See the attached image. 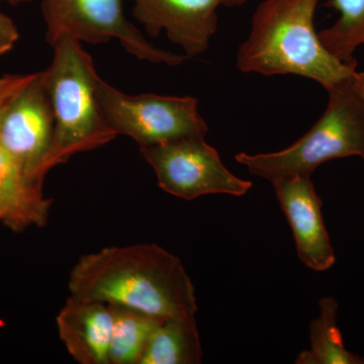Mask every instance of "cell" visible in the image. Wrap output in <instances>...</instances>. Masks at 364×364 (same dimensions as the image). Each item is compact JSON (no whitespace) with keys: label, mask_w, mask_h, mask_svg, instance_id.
I'll use <instances>...</instances> for the list:
<instances>
[{"label":"cell","mask_w":364,"mask_h":364,"mask_svg":"<svg viewBox=\"0 0 364 364\" xmlns=\"http://www.w3.org/2000/svg\"><path fill=\"white\" fill-rule=\"evenodd\" d=\"M68 289L75 298L161 318L198 312L195 286L181 259L156 244L111 246L81 256L72 268Z\"/></svg>","instance_id":"6da1fadb"},{"label":"cell","mask_w":364,"mask_h":364,"mask_svg":"<svg viewBox=\"0 0 364 364\" xmlns=\"http://www.w3.org/2000/svg\"><path fill=\"white\" fill-rule=\"evenodd\" d=\"M320 0H263L239 47L236 67L263 76L296 75L326 90L351 77L358 63H344L321 42L314 20Z\"/></svg>","instance_id":"7a4b0ae2"},{"label":"cell","mask_w":364,"mask_h":364,"mask_svg":"<svg viewBox=\"0 0 364 364\" xmlns=\"http://www.w3.org/2000/svg\"><path fill=\"white\" fill-rule=\"evenodd\" d=\"M52 48L51 63L42 71L55 122L46 173L74 155L98 149L117 136L100 109L98 74L82 43L67 38Z\"/></svg>","instance_id":"3957f363"},{"label":"cell","mask_w":364,"mask_h":364,"mask_svg":"<svg viewBox=\"0 0 364 364\" xmlns=\"http://www.w3.org/2000/svg\"><path fill=\"white\" fill-rule=\"evenodd\" d=\"M355 74V73H354ZM353 75L328 90L324 114L305 135L286 149L235 156L254 176L270 182L311 176L330 160L358 156L364 160V97Z\"/></svg>","instance_id":"277c9868"},{"label":"cell","mask_w":364,"mask_h":364,"mask_svg":"<svg viewBox=\"0 0 364 364\" xmlns=\"http://www.w3.org/2000/svg\"><path fill=\"white\" fill-rule=\"evenodd\" d=\"M97 97L112 130L117 136H130L140 148L207 135L208 124L196 97L127 95L100 75Z\"/></svg>","instance_id":"5b68a950"},{"label":"cell","mask_w":364,"mask_h":364,"mask_svg":"<svg viewBox=\"0 0 364 364\" xmlns=\"http://www.w3.org/2000/svg\"><path fill=\"white\" fill-rule=\"evenodd\" d=\"M46 41L55 46L63 39L90 45L117 40L129 54L154 64L181 65L188 56L151 44L124 13V0H42Z\"/></svg>","instance_id":"8992f818"},{"label":"cell","mask_w":364,"mask_h":364,"mask_svg":"<svg viewBox=\"0 0 364 364\" xmlns=\"http://www.w3.org/2000/svg\"><path fill=\"white\" fill-rule=\"evenodd\" d=\"M140 151L156 173L159 188L182 200L207 195L242 196L253 186L232 173L205 138L179 139Z\"/></svg>","instance_id":"52a82bcc"},{"label":"cell","mask_w":364,"mask_h":364,"mask_svg":"<svg viewBox=\"0 0 364 364\" xmlns=\"http://www.w3.org/2000/svg\"><path fill=\"white\" fill-rule=\"evenodd\" d=\"M54 112L42 71L0 107V147L23 172L43 184L54 135Z\"/></svg>","instance_id":"ba28073f"},{"label":"cell","mask_w":364,"mask_h":364,"mask_svg":"<svg viewBox=\"0 0 364 364\" xmlns=\"http://www.w3.org/2000/svg\"><path fill=\"white\" fill-rule=\"evenodd\" d=\"M133 16L151 37L165 31L188 58L207 51L219 25L222 0H133Z\"/></svg>","instance_id":"9c48e42d"},{"label":"cell","mask_w":364,"mask_h":364,"mask_svg":"<svg viewBox=\"0 0 364 364\" xmlns=\"http://www.w3.org/2000/svg\"><path fill=\"white\" fill-rule=\"evenodd\" d=\"M272 186L293 231L299 260L313 272L330 269L336 256L323 219L322 200L311 176L282 179Z\"/></svg>","instance_id":"30bf717a"},{"label":"cell","mask_w":364,"mask_h":364,"mask_svg":"<svg viewBox=\"0 0 364 364\" xmlns=\"http://www.w3.org/2000/svg\"><path fill=\"white\" fill-rule=\"evenodd\" d=\"M56 324L60 339L74 360L80 364H109L111 306L70 296L57 315Z\"/></svg>","instance_id":"8fae6325"},{"label":"cell","mask_w":364,"mask_h":364,"mask_svg":"<svg viewBox=\"0 0 364 364\" xmlns=\"http://www.w3.org/2000/svg\"><path fill=\"white\" fill-rule=\"evenodd\" d=\"M42 186L26 176L0 147V210L7 227L23 231L47 223L51 200L43 196Z\"/></svg>","instance_id":"7c38bea8"},{"label":"cell","mask_w":364,"mask_h":364,"mask_svg":"<svg viewBox=\"0 0 364 364\" xmlns=\"http://www.w3.org/2000/svg\"><path fill=\"white\" fill-rule=\"evenodd\" d=\"M202 360V342L193 316L165 318L153 333L140 364H198Z\"/></svg>","instance_id":"4fadbf2b"},{"label":"cell","mask_w":364,"mask_h":364,"mask_svg":"<svg viewBox=\"0 0 364 364\" xmlns=\"http://www.w3.org/2000/svg\"><path fill=\"white\" fill-rule=\"evenodd\" d=\"M109 306L112 314L109 364H140L153 333L165 318L129 306Z\"/></svg>","instance_id":"5bb4252c"},{"label":"cell","mask_w":364,"mask_h":364,"mask_svg":"<svg viewBox=\"0 0 364 364\" xmlns=\"http://www.w3.org/2000/svg\"><path fill=\"white\" fill-rule=\"evenodd\" d=\"M320 315L310 325L311 348L301 352L296 364H364V358L344 347L337 325L338 304L327 296L318 301Z\"/></svg>","instance_id":"9a60e30c"},{"label":"cell","mask_w":364,"mask_h":364,"mask_svg":"<svg viewBox=\"0 0 364 364\" xmlns=\"http://www.w3.org/2000/svg\"><path fill=\"white\" fill-rule=\"evenodd\" d=\"M328 6L338 20L318 32V38L333 56L344 63H358L354 52L364 45V0H329Z\"/></svg>","instance_id":"2e32d148"},{"label":"cell","mask_w":364,"mask_h":364,"mask_svg":"<svg viewBox=\"0 0 364 364\" xmlns=\"http://www.w3.org/2000/svg\"><path fill=\"white\" fill-rule=\"evenodd\" d=\"M36 73L7 74L0 77V107L32 81Z\"/></svg>","instance_id":"e0dca14e"},{"label":"cell","mask_w":364,"mask_h":364,"mask_svg":"<svg viewBox=\"0 0 364 364\" xmlns=\"http://www.w3.org/2000/svg\"><path fill=\"white\" fill-rule=\"evenodd\" d=\"M18 39V26L11 18L0 11V56L11 51Z\"/></svg>","instance_id":"ac0fdd59"},{"label":"cell","mask_w":364,"mask_h":364,"mask_svg":"<svg viewBox=\"0 0 364 364\" xmlns=\"http://www.w3.org/2000/svg\"><path fill=\"white\" fill-rule=\"evenodd\" d=\"M353 82L356 90L364 97V72H358L354 74Z\"/></svg>","instance_id":"d6986e66"},{"label":"cell","mask_w":364,"mask_h":364,"mask_svg":"<svg viewBox=\"0 0 364 364\" xmlns=\"http://www.w3.org/2000/svg\"><path fill=\"white\" fill-rule=\"evenodd\" d=\"M249 0H222V4L228 7H237L243 6Z\"/></svg>","instance_id":"ffe728a7"},{"label":"cell","mask_w":364,"mask_h":364,"mask_svg":"<svg viewBox=\"0 0 364 364\" xmlns=\"http://www.w3.org/2000/svg\"><path fill=\"white\" fill-rule=\"evenodd\" d=\"M36 1V0H0V2H6L11 6H18V4H30V2Z\"/></svg>","instance_id":"44dd1931"},{"label":"cell","mask_w":364,"mask_h":364,"mask_svg":"<svg viewBox=\"0 0 364 364\" xmlns=\"http://www.w3.org/2000/svg\"><path fill=\"white\" fill-rule=\"evenodd\" d=\"M4 221V215H2L1 210H0V222Z\"/></svg>","instance_id":"7402d4cb"}]
</instances>
